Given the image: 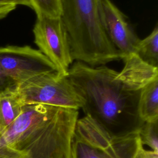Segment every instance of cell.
Returning a JSON list of instances; mask_svg holds the SVG:
<instances>
[{
	"instance_id": "obj_1",
	"label": "cell",
	"mask_w": 158,
	"mask_h": 158,
	"mask_svg": "<svg viewBox=\"0 0 158 158\" xmlns=\"http://www.w3.org/2000/svg\"><path fill=\"white\" fill-rule=\"evenodd\" d=\"M83 99L88 115L113 137L138 134L144 122L138 112L139 91L133 90L106 66L93 67L77 61L67 75Z\"/></svg>"
},
{
	"instance_id": "obj_2",
	"label": "cell",
	"mask_w": 158,
	"mask_h": 158,
	"mask_svg": "<svg viewBox=\"0 0 158 158\" xmlns=\"http://www.w3.org/2000/svg\"><path fill=\"white\" fill-rule=\"evenodd\" d=\"M78 110L44 104L24 105L0 132V158H70Z\"/></svg>"
},
{
	"instance_id": "obj_3",
	"label": "cell",
	"mask_w": 158,
	"mask_h": 158,
	"mask_svg": "<svg viewBox=\"0 0 158 158\" xmlns=\"http://www.w3.org/2000/svg\"><path fill=\"white\" fill-rule=\"evenodd\" d=\"M60 6L73 60L94 67L123 59L104 30L98 0H60Z\"/></svg>"
},
{
	"instance_id": "obj_4",
	"label": "cell",
	"mask_w": 158,
	"mask_h": 158,
	"mask_svg": "<svg viewBox=\"0 0 158 158\" xmlns=\"http://www.w3.org/2000/svg\"><path fill=\"white\" fill-rule=\"evenodd\" d=\"M141 144L139 133L113 137L85 115L77 121L70 158H133Z\"/></svg>"
},
{
	"instance_id": "obj_5",
	"label": "cell",
	"mask_w": 158,
	"mask_h": 158,
	"mask_svg": "<svg viewBox=\"0 0 158 158\" xmlns=\"http://www.w3.org/2000/svg\"><path fill=\"white\" fill-rule=\"evenodd\" d=\"M15 92L23 106L44 104L78 110L84 104L67 77L57 72L33 77L20 84Z\"/></svg>"
},
{
	"instance_id": "obj_6",
	"label": "cell",
	"mask_w": 158,
	"mask_h": 158,
	"mask_svg": "<svg viewBox=\"0 0 158 158\" xmlns=\"http://www.w3.org/2000/svg\"><path fill=\"white\" fill-rule=\"evenodd\" d=\"M57 72L39 50L28 46L0 48V94L15 91L25 81L36 75Z\"/></svg>"
},
{
	"instance_id": "obj_7",
	"label": "cell",
	"mask_w": 158,
	"mask_h": 158,
	"mask_svg": "<svg viewBox=\"0 0 158 158\" xmlns=\"http://www.w3.org/2000/svg\"><path fill=\"white\" fill-rule=\"evenodd\" d=\"M33 31L39 51L54 65L59 74L67 76L73 60L61 17L38 16Z\"/></svg>"
},
{
	"instance_id": "obj_8",
	"label": "cell",
	"mask_w": 158,
	"mask_h": 158,
	"mask_svg": "<svg viewBox=\"0 0 158 158\" xmlns=\"http://www.w3.org/2000/svg\"><path fill=\"white\" fill-rule=\"evenodd\" d=\"M98 10L101 24L111 43L123 57L134 53L140 39L125 15L110 0H98Z\"/></svg>"
},
{
	"instance_id": "obj_9",
	"label": "cell",
	"mask_w": 158,
	"mask_h": 158,
	"mask_svg": "<svg viewBox=\"0 0 158 158\" xmlns=\"http://www.w3.org/2000/svg\"><path fill=\"white\" fill-rule=\"evenodd\" d=\"M122 60L124 67L118 72V77L131 89L139 91L158 77V68L145 63L135 53L125 56Z\"/></svg>"
},
{
	"instance_id": "obj_10",
	"label": "cell",
	"mask_w": 158,
	"mask_h": 158,
	"mask_svg": "<svg viewBox=\"0 0 158 158\" xmlns=\"http://www.w3.org/2000/svg\"><path fill=\"white\" fill-rule=\"evenodd\" d=\"M138 112L144 122L158 120V77L141 89Z\"/></svg>"
},
{
	"instance_id": "obj_11",
	"label": "cell",
	"mask_w": 158,
	"mask_h": 158,
	"mask_svg": "<svg viewBox=\"0 0 158 158\" xmlns=\"http://www.w3.org/2000/svg\"><path fill=\"white\" fill-rule=\"evenodd\" d=\"M23 106L15 91L0 94V132L17 118Z\"/></svg>"
},
{
	"instance_id": "obj_12",
	"label": "cell",
	"mask_w": 158,
	"mask_h": 158,
	"mask_svg": "<svg viewBox=\"0 0 158 158\" xmlns=\"http://www.w3.org/2000/svg\"><path fill=\"white\" fill-rule=\"evenodd\" d=\"M134 53L145 63L158 68V27L139 41Z\"/></svg>"
},
{
	"instance_id": "obj_13",
	"label": "cell",
	"mask_w": 158,
	"mask_h": 158,
	"mask_svg": "<svg viewBox=\"0 0 158 158\" xmlns=\"http://www.w3.org/2000/svg\"><path fill=\"white\" fill-rule=\"evenodd\" d=\"M139 135L143 146L146 145L158 152V120L144 122Z\"/></svg>"
},
{
	"instance_id": "obj_14",
	"label": "cell",
	"mask_w": 158,
	"mask_h": 158,
	"mask_svg": "<svg viewBox=\"0 0 158 158\" xmlns=\"http://www.w3.org/2000/svg\"><path fill=\"white\" fill-rule=\"evenodd\" d=\"M36 16L60 17V0H30Z\"/></svg>"
},
{
	"instance_id": "obj_15",
	"label": "cell",
	"mask_w": 158,
	"mask_h": 158,
	"mask_svg": "<svg viewBox=\"0 0 158 158\" xmlns=\"http://www.w3.org/2000/svg\"><path fill=\"white\" fill-rule=\"evenodd\" d=\"M133 158H158V152L144 148L141 144L136 152Z\"/></svg>"
},
{
	"instance_id": "obj_16",
	"label": "cell",
	"mask_w": 158,
	"mask_h": 158,
	"mask_svg": "<svg viewBox=\"0 0 158 158\" xmlns=\"http://www.w3.org/2000/svg\"><path fill=\"white\" fill-rule=\"evenodd\" d=\"M16 6L14 4H0V19L6 17L11 11L15 9Z\"/></svg>"
},
{
	"instance_id": "obj_17",
	"label": "cell",
	"mask_w": 158,
	"mask_h": 158,
	"mask_svg": "<svg viewBox=\"0 0 158 158\" xmlns=\"http://www.w3.org/2000/svg\"><path fill=\"white\" fill-rule=\"evenodd\" d=\"M0 4H14L15 6L23 5L31 8L32 7L30 0H0Z\"/></svg>"
}]
</instances>
